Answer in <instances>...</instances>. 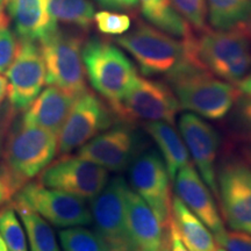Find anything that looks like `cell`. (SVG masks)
<instances>
[{
  "instance_id": "6da1fadb",
  "label": "cell",
  "mask_w": 251,
  "mask_h": 251,
  "mask_svg": "<svg viewBox=\"0 0 251 251\" xmlns=\"http://www.w3.org/2000/svg\"><path fill=\"white\" fill-rule=\"evenodd\" d=\"M57 152V135L17 117L0 156V179L12 197L45 170Z\"/></svg>"
},
{
  "instance_id": "7a4b0ae2",
  "label": "cell",
  "mask_w": 251,
  "mask_h": 251,
  "mask_svg": "<svg viewBox=\"0 0 251 251\" xmlns=\"http://www.w3.org/2000/svg\"><path fill=\"white\" fill-rule=\"evenodd\" d=\"M166 79L181 109L209 120L224 119L241 97L237 86L215 77L193 57L187 58Z\"/></svg>"
},
{
  "instance_id": "3957f363",
  "label": "cell",
  "mask_w": 251,
  "mask_h": 251,
  "mask_svg": "<svg viewBox=\"0 0 251 251\" xmlns=\"http://www.w3.org/2000/svg\"><path fill=\"white\" fill-rule=\"evenodd\" d=\"M196 61L220 79L237 84L251 69V29H203L188 37Z\"/></svg>"
},
{
  "instance_id": "277c9868",
  "label": "cell",
  "mask_w": 251,
  "mask_h": 251,
  "mask_svg": "<svg viewBox=\"0 0 251 251\" xmlns=\"http://www.w3.org/2000/svg\"><path fill=\"white\" fill-rule=\"evenodd\" d=\"M115 41L133 57L146 77L169 76L193 56L187 39L178 40L144 23H139Z\"/></svg>"
},
{
  "instance_id": "5b68a950",
  "label": "cell",
  "mask_w": 251,
  "mask_h": 251,
  "mask_svg": "<svg viewBox=\"0 0 251 251\" xmlns=\"http://www.w3.org/2000/svg\"><path fill=\"white\" fill-rule=\"evenodd\" d=\"M81 57L91 85L107 100L109 107L124 98L139 75L124 49L107 40L90 39L83 46Z\"/></svg>"
},
{
  "instance_id": "8992f818",
  "label": "cell",
  "mask_w": 251,
  "mask_h": 251,
  "mask_svg": "<svg viewBox=\"0 0 251 251\" xmlns=\"http://www.w3.org/2000/svg\"><path fill=\"white\" fill-rule=\"evenodd\" d=\"M39 42L46 65V84L76 98L87 91L81 37L57 28Z\"/></svg>"
},
{
  "instance_id": "52a82bcc",
  "label": "cell",
  "mask_w": 251,
  "mask_h": 251,
  "mask_svg": "<svg viewBox=\"0 0 251 251\" xmlns=\"http://www.w3.org/2000/svg\"><path fill=\"white\" fill-rule=\"evenodd\" d=\"M111 108L120 121H163L175 125L180 106L170 86L137 75L124 98Z\"/></svg>"
},
{
  "instance_id": "ba28073f",
  "label": "cell",
  "mask_w": 251,
  "mask_h": 251,
  "mask_svg": "<svg viewBox=\"0 0 251 251\" xmlns=\"http://www.w3.org/2000/svg\"><path fill=\"white\" fill-rule=\"evenodd\" d=\"M12 199L13 205L27 207L56 227L70 228L92 224L91 211L83 199L47 188L40 181L27 183Z\"/></svg>"
},
{
  "instance_id": "9c48e42d",
  "label": "cell",
  "mask_w": 251,
  "mask_h": 251,
  "mask_svg": "<svg viewBox=\"0 0 251 251\" xmlns=\"http://www.w3.org/2000/svg\"><path fill=\"white\" fill-rule=\"evenodd\" d=\"M147 148V140L133 124L120 121L81 146L77 155L108 172H121Z\"/></svg>"
},
{
  "instance_id": "30bf717a",
  "label": "cell",
  "mask_w": 251,
  "mask_h": 251,
  "mask_svg": "<svg viewBox=\"0 0 251 251\" xmlns=\"http://www.w3.org/2000/svg\"><path fill=\"white\" fill-rule=\"evenodd\" d=\"M120 121L99 97L89 90L78 96L57 135L58 152L68 155Z\"/></svg>"
},
{
  "instance_id": "8fae6325",
  "label": "cell",
  "mask_w": 251,
  "mask_h": 251,
  "mask_svg": "<svg viewBox=\"0 0 251 251\" xmlns=\"http://www.w3.org/2000/svg\"><path fill=\"white\" fill-rule=\"evenodd\" d=\"M109 180V172L96 163L78 155H62L40 174L43 186L72 194L83 200H92Z\"/></svg>"
},
{
  "instance_id": "7c38bea8",
  "label": "cell",
  "mask_w": 251,
  "mask_h": 251,
  "mask_svg": "<svg viewBox=\"0 0 251 251\" xmlns=\"http://www.w3.org/2000/svg\"><path fill=\"white\" fill-rule=\"evenodd\" d=\"M127 181L118 177L91 200L90 211L97 234L102 238L107 251H135L126 226V193Z\"/></svg>"
},
{
  "instance_id": "4fadbf2b",
  "label": "cell",
  "mask_w": 251,
  "mask_h": 251,
  "mask_svg": "<svg viewBox=\"0 0 251 251\" xmlns=\"http://www.w3.org/2000/svg\"><path fill=\"white\" fill-rule=\"evenodd\" d=\"M216 181L229 228L251 235V166L238 158L224 161L216 172Z\"/></svg>"
},
{
  "instance_id": "5bb4252c",
  "label": "cell",
  "mask_w": 251,
  "mask_h": 251,
  "mask_svg": "<svg viewBox=\"0 0 251 251\" xmlns=\"http://www.w3.org/2000/svg\"><path fill=\"white\" fill-rule=\"evenodd\" d=\"M130 188L142 198L164 227L171 213L170 176L162 156L156 150L146 149L128 168Z\"/></svg>"
},
{
  "instance_id": "9a60e30c",
  "label": "cell",
  "mask_w": 251,
  "mask_h": 251,
  "mask_svg": "<svg viewBox=\"0 0 251 251\" xmlns=\"http://www.w3.org/2000/svg\"><path fill=\"white\" fill-rule=\"evenodd\" d=\"M8 101L17 111H25L46 84V65L40 47L34 41L20 40L13 63L6 72Z\"/></svg>"
},
{
  "instance_id": "2e32d148",
  "label": "cell",
  "mask_w": 251,
  "mask_h": 251,
  "mask_svg": "<svg viewBox=\"0 0 251 251\" xmlns=\"http://www.w3.org/2000/svg\"><path fill=\"white\" fill-rule=\"evenodd\" d=\"M180 136L190 157L193 159L200 177L214 196H218L216 157L221 137L214 126L193 113H184L178 120Z\"/></svg>"
},
{
  "instance_id": "e0dca14e",
  "label": "cell",
  "mask_w": 251,
  "mask_h": 251,
  "mask_svg": "<svg viewBox=\"0 0 251 251\" xmlns=\"http://www.w3.org/2000/svg\"><path fill=\"white\" fill-rule=\"evenodd\" d=\"M126 226L135 251H165L169 234L151 208L128 186L126 193Z\"/></svg>"
},
{
  "instance_id": "ac0fdd59",
  "label": "cell",
  "mask_w": 251,
  "mask_h": 251,
  "mask_svg": "<svg viewBox=\"0 0 251 251\" xmlns=\"http://www.w3.org/2000/svg\"><path fill=\"white\" fill-rule=\"evenodd\" d=\"M174 181L177 197L184 202V205L201 220L215 238L221 236L226 229L213 199V193L200 175H198L192 163L180 169Z\"/></svg>"
},
{
  "instance_id": "d6986e66",
  "label": "cell",
  "mask_w": 251,
  "mask_h": 251,
  "mask_svg": "<svg viewBox=\"0 0 251 251\" xmlns=\"http://www.w3.org/2000/svg\"><path fill=\"white\" fill-rule=\"evenodd\" d=\"M76 97L55 86L41 91L35 100L25 109L24 124L35 126L58 135L67 120Z\"/></svg>"
},
{
  "instance_id": "ffe728a7",
  "label": "cell",
  "mask_w": 251,
  "mask_h": 251,
  "mask_svg": "<svg viewBox=\"0 0 251 251\" xmlns=\"http://www.w3.org/2000/svg\"><path fill=\"white\" fill-rule=\"evenodd\" d=\"M8 13L20 40L41 41L57 29L49 14L46 0H6Z\"/></svg>"
},
{
  "instance_id": "44dd1931",
  "label": "cell",
  "mask_w": 251,
  "mask_h": 251,
  "mask_svg": "<svg viewBox=\"0 0 251 251\" xmlns=\"http://www.w3.org/2000/svg\"><path fill=\"white\" fill-rule=\"evenodd\" d=\"M144 129L158 147L170 179L174 180L177 172L191 163L190 153L183 139L175 130L174 125L168 122H146Z\"/></svg>"
},
{
  "instance_id": "7402d4cb",
  "label": "cell",
  "mask_w": 251,
  "mask_h": 251,
  "mask_svg": "<svg viewBox=\"0 0 251 251\" xmlns=\"http://www.w3.org/2000/svg\"><path fill=\"white\" fill-rule=\"evenodd\" d=\"M171 211L172 221L188 250L214 251L216 249L218 244L211 230L184 205L177 196L172 198Z\"/></svg>"
},
{
  "instance_id": "603a6c76",
  "label": "cell",
  "mask_w": 251,
  "mask_h": 251,
  "mask_svg": "<svg viewBox=\"0 0 251 251\" xmlns=\"http://www.w3.org/2000/svg\"><path fill=\"white\" fill-rule=\"evenodd\" d=\"M139 4L143 18L157 29L180 39L192 34L191 26L176 11L171 0H139Z\"/></svg>"
},
{
  "instance_id": "cb8c5ba5",
  "label": "cell",
  "mask_w": 251,
  "mask_h": 251,
  "mask_svg": "<svg viewBox=\"0 0 251 251\" xmlns=\"http://www.w3.org/2000/svg\"><path fill=\"white\" fill-rule=\"evenodd\" d=\"M213 29H251V0H206Z\"/></svg>"
},
{
  "instance_id": "d4e9b609",
  "label": "cell",
  "mask_w": 251,
  "mask_h": 251,
  "mask_svg": "<svg viewBox=\"0 0 251 251\" xmlns=\"http://www.w3.org/2000/svg\"><path fill=\"white\" fill-rule=\"evenodd\" d=\"M23 220L29 243V251H61L51 226L37 213L20 205H13Z\"/></svg>"
},
{
  "instance_id": "484cf974",
  "label": "cell",
  "mask_w": 251,
  "mask_h": 251,
  "mask_svg": "<svg viewBox=\"0 0 251 251\" xmlns=\"http://www.w3.org/2000/svg\"><path fill=\"white\" fill-rule=\"evenodd\" d=\"M49 14L56 23L87 29L93 23L94 6L90 0H46Z\"/></svg>"
},
{
  "instance_id": "4316f807",
  "label": "cell",
  "mask_w": 251,
  "mask_h": 251,
  "mask_svg": "<svg viewBox=\"0 0 251 251\" xmlns=\"http://www.w3.org/2000/svg\"><path fill=\"white\" fill-rule=\"evenodd\" d=\"M63 251H107L97 231L76 226L59 231Z\"/></svg>"
},
{
  "instance_id": "83f0119b",
  "label": "cell",
  "mask_w": 251,
  "mask_h": 251,
  "mask_svg": "<svg viewBox=\"0 0 251 251\" xmlns=\"http://www.w3.org/2000/svg\"><path fill=\"white\" fill-rule=\"evenodd\" d=\"M0 235L8 251H28L26 230L12 205L0 209Z\"/></svg>"
},
{
  "instance_id": "f1b7e54d",
  "label": "cell",
  "mask_w": 251,
  "mask_h": 251,
  "mask_svg": "<svg viewBox=\"0 0 251 251\" xmlns=\"http://www.w3.org/2000/svg\"><path fill=\"white\" fill-rule=\"evenodd\" d=\"M94 24L100 33L111 36H121L131 28V19L120 12L99 11L94 14Z\"/></svg>"
},
{
  "instance_id": "f546056e",
  "label": "cell",
  "mask_w": 251,
  "mask_h": 251,
  "mask_svg": "<svg viewBox=\"0 0 251 251\" xmlns=\"http://www.w3.org/2000/svg\"><path fill=\"white\" fill-rule=\"evenodd\" d=\"M176 11L196 30L201 31L207 26L206 0H171Z\"/></svg>"
},
{
  "instance_id": "4dcf8cb0",
  "label": "cell",
  "mask_w": 251,
  "mask_h": 251,
  "mask_svg": "<svg viewBox=\"0 0 251 251\" xmlns=\"http://www.w3.org/2000/svg\"><path fill=\"white\" fill-rule=\"evenodd\" d=\"M19 49V42L9 28V20L0 15V74H6L13 63Z\"/></svg>"
},
{
  "instance_id": "1f68e13d",
  "label": "cell",
  "mask_w": 251,
  "mask_h": 251,
  "mask_svg": "<svg viewBox=\"0 0 251 251\" xmlns=\"http://www.w3.org/2000/svg\"><path fill=\"white\" fill-rule=\"evenodd\" d=\"M233 127L241 140L251 143V98L240 97L235 103Z\"/></svg>"
},
{
  "instance_id": "d6a6232c",
  "label": "cell",
  "mask_w": 251,
  "mask_h": 251,
  "mask_svg": "<svg viewBox=\"0 0 251 251\" xmlns=\"http://www.w3.org/2000/svg\"><path fill=\"white\" fill-rule=\"evenodd\" d=\"M215 240L227 251H251V235L242 231L226 230Z\"/></svg>"
},
{
  "instance_id": "836d02e7",
  "label": "cell",
  "mask_w": 251,
  "mask_h": 251,
  "mask_svg": "<svg viewBox=\"0 0 251 251\" xmlns=\"http://www.w3.org/2000/svg\"><path fill=\"white\" fill-rule=\"evenodd\" d=\"M17 117L18 111L11 105L8 100L0 103V156L4 150L6 139H7L12 125Z\"/></svg>"
},
{
  "instance_id": "e575fe53",
  "label": "cell",
  "mask_w": 251,
  "mask_h": 251,
  "mask_svg": "<svg viewBox=\"0 0 251 251\" xmlns=\"http://www.w3.org/2000/svg\"><path fill=\"white\" fill-rule=\"evenodd\" d=\"M102 7L113 9V11H130L137 7L139 0H96Z\"/></svg>"
},
{
  "instance_id": "d590c367",
  "label": "cell",
  "mask_w": 251,
  "mask_h": 251,
  "mask_svg": "<svg viewBox=\"0 0 251 251\" xmlns=\"http://www.w3.org/2000/svg\"><path fill=\"white\" fill-rule=\"evenodd\" d=\"M168 234H169V246H170V251H190L185 247V244L181 241V238L178 234L177 228L172 221L170 216V221L168 225Z\"/></svg>"
},
{
  "instance_id": "8d00e7d4",
  "label": "cell",
  "mask_w": 251,
  "mask_h": 251,
  "mask_svg": "<svg viewBox=\"0 0 251 251\" xmlns=\"http://www.w3.org/2000/svg\"><path fill=\"white\" fill-rule=\"evenodd\" d=\"M236 86L241 94H243L244 97H249V98H251V69L246 76L238 81Z\"/></svg>"
},
{
  "instance_id": "74e56055",
  "label": "cell",
  "mask_w": 251,
  "mask_h": 251,
  "mask_svg": "<svg viewBox=\"0 0 251 251\" xmlns=\"http://www.w3.org/2000/svg\"><path fill=\"white\" fill-rule=\"evenodd\" d=\"M12 194L8 191V188L6 187V185L4 184V181L0 179V205L1 203H5L9 201L12 199Z\"/></svg>"
},
{
  "instance_id": "f35d334b",
  "label": "cell",
  "mask_w": 251,
  "mask_h": 251,
  "mask_svg": "<svg viewBox=\"0 0 251 251\" xmlns=\"http://www.w3.org/2000/svg\"><path fill=\"white\" fill-rule=\"evenodd\" d=\"M8 94V83L7 79L0 74V103L5 101L6 97Z\"/></svg>"
},
{
  "instance_id": "ab89813d",
  "label": "cell",
  "mask_w": 251,
  "mask_h": 251,
  "mask_svg": "<svg viewBox=\"0 0 251 251\" xmlns=\"http://www.w3.org/2000/svg\"><path fill=\"white\" fill-rule=\"evenodd\" d=\"M244 156H246V159H247L248 164L251 166V146L244 149Z\"/></svg>"
},
{
  "instance_id": "60d3db41",
  "label": "cell",
  "mask_w": 251,
  "mask_h": 251,
  "mask_svg": "<svg viewBox=\"0 0 251 251\" xmlns=\"http://www.w3.org/2000/svg\"><path fill=\"white\" fill-rule=\"evenodd\" d=\"M0 251H8L7 247H6V244L4 242V240H2L1 235H0Z\"/></svg>"
},
{
  "instance_id": "b9f144b4",
  "label": "cell",
  "mask_w": 251,
  "mask_h": 251,
  "mask_svg": "<svg viewBox=\"0 0 251 251\" xmlns=\"http://www.w3.org/2000/svg\"><path fill=\"white\" fill-rule=\"evenodd\" d=\"M5 2H6V0H0V15L4 13V12H2V9H4Z\"/></svg>"
},
{
  "instance_id": "7bdbcfd3",
  "label": "cell",
  "mask_w": 251,
  "mask_h": 251,
  "mask_svg": "<svg viewBox=\"0 0 251 251\" xmlns=\"http://www.w3.org/2000/svg\"><path fill=\"white\" fill-rule=\"evenodd\" d=\"M214 251H227V250H226L225 248H222L221 246H219V247H216V249Z\"/></svg>"
},
{
  "instance_id": "ee69618b",
  "label": "cell",
  "mask_w": 251,
  "mask_h": 251,
  "mask_svg": "<svg viewBox=\"0 0 251 251\" xmlns=\"http://www.w3.org/2000/svg\"><path fill=\"white\" fill-rule=\"evenodd\" d=\"M165 251H170V246H169V249H166Z\"/></svg>"
}]
</instances>
